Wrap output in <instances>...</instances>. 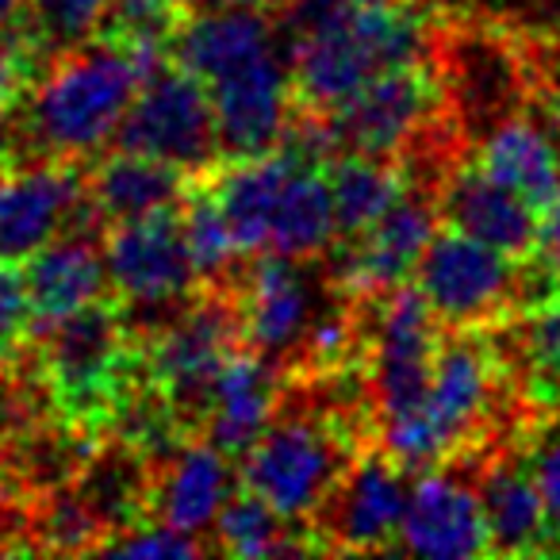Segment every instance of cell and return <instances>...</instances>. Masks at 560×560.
Returning <instances> with one entry per match:
<instances>
[{
    "instance_id": "6da1fadb",
    "label": "cell",
    "mask_w": 560,
    "mask_h": 560,
    "mask_svg": "<svg viewBox=\"0 0 560 560\" xmlns=\"http://www.w3.org/2000/svg\"><path fill=\"white\" fill-rule=\"evenodd\" d=\"M289 35L292 85L312 112H335L376 73L427 55L411 0H289Z\"/></svg>"
},
{
    "instance_id": "7a4b0ae2",
    "label": "cell",
    "mask_w": 560,
    "mask_h": 560,
    "mask_svg": "<svg viewBox=\"0 0 560 560\" xmlns=\"http://www.w3.org/2000/svg\"><path fill=\"white\" fill-rule=\"evenodd\" d=\"M165 62L162 47H131L104 39L73 47L35 85L24 116V139L43 158L81 162L108 139L131 112L142 81Z\"/></svg>"
},
{
    "instance_id": "3957f363",
    "label": "cell",
    "mask_w": 560,
    "mask_h": 560,
    "mask_svg": "<svg viewBox=\"0 0 560 560\" xmlns=\"http://www.w3.org/2000/svg\"><path fill=\"white\" fill-rule=\"evenodd\" d=\"M39 369L58 415L73 430L104 427L131 392V323L104 300L66 315L43 327Z\"/></svg>"
},
{
    "instance_id": "277c9868",
    "label": "cell",
    "mask_w": 560,
    "mask_h": 560,
    "mask_svg": "<svg viewBox=\"0 0 560 560\" xmlns=\"http://www.w3.org/2000/svg\"><path fill=\"white\" fill-rule=\"evenodd\" d=\"M495 392V358L476 335L438 346L430 388L415 411L381 422L384 453L404 468H434L480 430Z\"/></svg>"
},
{
    "instance_id": "5b68a950",
    "label": "cell",
    "mask_w": 560,
    "mask_h": 560,
    "mask_svg": "<svg viewBox=\"0 0 560 560\" xmlns=\"http://www.w3.org/2000/svg\"><path fill=\"white\" fill-rule=\"evenodd\" d=\"M350 468L342 430L307 415H289L265 427L242 453V488L261 495L289 522L315 518Z\"/></svg>"
},
{
    "instance_id": "8992f818",
    "label": "cell",
    "mask_w": 560,
    "mask_h": 560,
    "mask_svg": "<svg viewBox=\"0 0 560 560\" xmlns=\"http://www.w3.org/2000/svg\"><path fill=\"white\" fill-rule=\"evenodd\" d=\"M242 338V315L231 300L208 296L177 312L150 338V381L154 392L177 411V419L203 422L223 365Z\"/></svg>"
},
{
    "instance_id": "52a82bcc",
    "label": "cell",
    "mask_w": 560,
    "mask_h": 560,
    "mask_svg": "<svg viewBox=\"0 0 560 560\" xmlns=\"http://www.w3.org/2000/svg\"><path fill=\"white\" fill-rule=\"evenodd\" d=\"M116 142L119 150H139V154L162 158V162L177 165L185 173L208 170L223 154L208 89L180 62H162L142 81L131 112L119 124Z\"/></svg>"
},
{
    "instance_id": "ba28073f",
    "label": "cell",
    "mask_w": 560,
    "mask_h": 560,
    "mask_svg": "<svg viewBox=\"0 0 560 560\" xmlns=\"http://www.w3.org/2000/svg\"><path fill=\"white\" fill-rule=\"evenodd\" d=\"M415 284L438 319L457 330L495 319L522 300L518 257L483 246L460 231L434 234L415 269Z\"/></svg>"
},
{
    "instance_id": "9c48e42d",
    "label": "cell",
    "mask_w": 560,
    "mask_h": 560,
    "mask_svg": "<svg viewBox=\"0 0 560 560\" xmlns=\"http://www.w3.org/2000/svg\"><path fill=\"white\" fill-rule=\"evenodd\" d=\"M438 315L419 284H399L384 292L373 335V404L381 422L415 411L427 399L430 373L438 358Z\"/></svg>"
},
{
    "instance_id": "30bf717a",
    "label": "cell",
    "mask_w": 560,
    "mask_h": 560,
    "mask_svg": "<svg viewBox=\"0 0 560 560\" xmlns=\"http://www.w3.org/2000/svg\"><path fill=\"white\" fill-rule=\"evenodd\" d=\"M438 108V81L422 62L392 66L376 73L373 81L358 89L335 112H323L330 119V131L338 150L353 154L396 158L415 135L427 131Z\"/></svg>"
},
{
    "instance_id": "8fae6325",
    "label": "cell",
    "mask_w": 560,
    "mask_h": 560,
    "mask_svg": "<svg viewBox=\"0 0 560 560\" xmlns=\"http://www.w3.org/2000/svg\"><path fill=\"white\" fill-rule=\"evenodd\" d=\"M215 108L219 150L226 158H257L284 142L292 124V73L280 62L277 47L231 66L208 85Z\"/></svg>"
},
{
    "instance_id": "7c38bea8",
    "label": "cell",
    "mask_w": 560,
    "mask_h": 560,
    "mask_svg": "<svg viewBox=\"0 0 560 560\" xmlns=\"http://www.w3.org/2000/svg\"><path fill=\"white\" fill-rule=\"evenodd\" d=\"M104 261L112 289L131 304V312H162L180 304L196 280L177 208L116 223L104 242Z\"/></svg>"
},
{
    "instance_id": "4fadbf2b",
    "label": "cell",
    "mask_w": 560,
    "mask_h": 560,
    "mask_svg": "<svg viewBox=\"0 0 560 560\" xmlns=\"http://www.w3.org/2000/svg\"><path fill=\"white\" fill-rule=\"evenodd\" d=\"M89 185L66 158H39L0 177V261H32L85 211Z\"/></svg>"
},
{
    "instance_id": "5bb4252c",
    "label": "cell",
    "mask_w": 560,
    "mask_h": 560,
    "mask_svg": "<svg viewBox=\"0 0 560 560\" xmlns=\"http://www.w3.org/2000/svg\"><path fill=\"white\" fill-rule=\"evenodd\" d=\"M411 488L404 483V465L388 453H365L346 468L338 488L319 511V529L327 534V549L376 552L399 541V522L407 511Z\"/></svg>"
},
{
    "instance_id": "9a60e30c",
    "label": "cell",
    "mask_w": 560,
    "mask_h": 560,
    "mask_svg": "<svg viewBox=\"0 0 560 560\" xmlns=\"http://www.w3.org/2000/svg\"><path fill=\"white\" fill-rule=\"evenodd\" d=\"M438 208L430 196L404 192L365 234L350 238L338 280L358 296H384L415 277L422 254L438 234Z\"/></svg>"
},
{
    "instance_id": "2e32d148",
    "label": "cell",
    "mask_w": 560,
    "mask_h": 560,
    "mask_svg": "<svg viewBox=\"0 0 560 560\" xmlns=\"http://www.w3.org/2000/svg\"><path fill=\"white\" fill-rule=\"evenodd\" d=\"M399 549L434 560H465L491 552L488 522L476 488L453 472H427L415 480L399 522Z\"/></svg>"
},
{
    "instance_id": "e0dca14e",
    "label": "cell",
    "mask_w": 560,
    "mask_h": 560,
    "mask_svg": "<svg viewBox=\"0 0 560 560\" xmlns=\"http://www.w3.org/2000/svg\"><path fill=\"white\" fill-rule=\"evenodd\" d=\"M238 315L242 338L257 358L280 361L284 353L304 350V338L315 319L312 292H307V280L296 269V261L280 254H257L246 289H242Z\"/></svg>"
},
{
    "instance_id": "ac0fdd59",
    "label": "cell",
    "mask_w": 560,
    "mask_h": 560,
    "mask_svg": "<svg viewBox=\"0 0 560 560\" xmlns=\"http://www.w3.org/2000/svg\"><path fill=\"white\" fill-rule=\"evenodd\" d=\"M442 208L445 223L453 231L468 234V238L495 246L503 254L526 257L537 254V234H541V215L529 200H522L514 188L491 180L480 165L472 170H457L442 188Z\"/></svg>"
},
{
    "instance_id": "d6986e66",
    "label": "cell",
    "mask_w": 560,
    "mask_h": 560,
    "mask_svg": "<svg viewBox=\"0 0 560 560\" xmlns=\"http://www.w3.org/2000/svg\"><path fill=\"white\" fill-rule=\"evenodd\" d=\"M108 261L104 246H96L93 234H66L39 249L27 261V292H32L35 327L66 319L81 307L96 304L108 289Z\"/></svg>"
},
{
    "instance_id": "ffe728a7",
    "label": "cell",
    "mask_w": 560,
    "mask_h": 560,
    "mask_svg": "<svg viewBox=\"0 0 560 560\" xmlns=\"http://www.w3.org/2000/svg\"><path fill=\"white\" fill-rule=\"evenodd\" d=\"M234 495L231 457L215 445H180L170 453L162 476L154 480L150 503L162 511V522L185 529V534H208L215 529V518L223 514L226 499Z\"/></svg>"
},
{
    "instance_id": "44dd1931",
    "label": "cell",
    "mask_w": 560,
    "mask_h": 560,
    "mask_svg": "<svg viewBox=\"0 0 560 560\" xmlns=\"http://www.w3.org/2000/svg\"><path fill=\"white\" fill-rule=\"evenodd\" d=\"M476 495H480L483 522H488L491 552L522 557V552H549L557 545L534 468H526L522 460H491L483 468Z\"/></svg>"
},
{
    "instance_id": "7402d4cb",
    "label": "cell",
    "mask_w": 560,
    "mask_h": 560,
    "mask_svg": "<svg viewBox=\"0 0 560 560\" xmlns=\"http://www.w3.org/2000/svg\"><path fill=\"white\" fill-rule=\"evenodd\" d=\"M272 404H277V381L269 361L257 358L254 350L234 353L211 388L208 415L200 422L203 442L223 450L226 457H242L272 422Z\"/></svg>"
},
{
    "instance_id": "603a6c76",
    "label": "cell",
    "mask_w": 560,
    "mask_h": 560,
    "mask_svg": "<svg viewBox=\"0 0 560 560\" xmlns=\"http://www.w3.org/2000/svg\"><path fill=\"white\" fill-rule=\"evenodd\" d=\"M89 208L96 219L127 223V219L158 215L185 203V170L139 150H116L89 173Z\"/></svg>"
},
{
    "instance_id": "cb8c5ba5",
    "label": "cell",
    "mask_w": 560,
    "mask_h": 560,
    "mask_svg": "<svg viewBox=\"0 0 560 560\" xmlns=\"http://www.w3.org/2000/svg\"><path fill=\"white\" fill-rule=\"evenodd\" d=\"M335 238H338V219H335V200H330L327 170L296 158L292 173L280 185L277 200H272L261 254L307 261V257L327 254Z\"/></svg>"
},
{
    "instance_id": "d4e9b609",
    "label": "cell",
    "mask_w": 560,
    "mask_h": 560,
    "mask_svg": "<svg viewBox=\"0 0 560 560\" xmlns=\"http://www.w3.org/2000/svg\"><path fill=\"white\" fill-rule=\"evenodd\" d=\"M483 173L499 185L514 188L537 211L560 192V150L541 124L526 116H511L488 131L476 158Z\"/></svg>"
},
{
    "instance_id": "484cf974",
    "label": "cell",
    "mask_w": 560,
    "mask_h": 560,
    "mask_svg": "<svg viewBox=\"0 0 560 560\" xmlns=\"http://www.w3.org/2000/svg\"><path fill=\"white\" fill-rule=\"evenodd\" d=\"M330 200H335V219L342 238L365 234L399 196L407 192V177L392 158L376 154H353L346 150L342 158L327 165Z\"/></svg>"
},
{
    "instance_id": "4316f807",
    "label": "cell",
    "mask_w": 560,
    "mask_h": 560,
    "mask_svg": "<svg viewBox=\"0 0 560 560\" xmlns=\"http://www.w3.org/2000/svg\"><path fill=\"white\" fill-rule=\"evenodd\" d=\"M284 514L272 511L261 495L249 488L234 491L226 499L223 514L215 518V545L231 557H292V552L315 549L312 541H292V529L284 526Z\"/></svg>"
},
{
    "instance_id": "83f0119b",
    "label": "cell",
    "mask_w": 560,
    "mask_h": 560,
    "mask_svg": "<svg viewBox=\"0 0 560 560\" xmlns=\"http://www.w3.org/2000/svg\"><path fill=\"white\" fill-rule=\"evenodd\" d=\"M180 234H185V246L196 265V277H208V280L226 277L234 257L242 254L238 238H234V231H231V223H226L223 208H219L215 192L185 196V203H180Z\"/></svg>"
},
{
    "instance_id": "f1b7e54d",
    "label": "cell",
    "mask_w": 560,
    "mask_h": 560,
    "mask_svg": "<svg viewBox=\"0 0 560 560\" xmlns=\"http://www.w3.org/2000/svg\"><path fill=\"white\" fill-rule=\"evenodd\" d=\"M116 0H27L32 35L43 50H73L89 43L104 24Z\"/></svg>"
},
{
    "instance_id": "f546056e",
    "label": "cell",
    "mask_w": 560,
    "mask_h": 560,
    "mask_svg": "<svg viewBox=\"0 0 560 560\" xmlns=\"http://www.w3.org/2000/svg\"><path fill=\"white\" fill-rule=\"evenodd\" d=\"M188 20V0H116L104 32L131 47H165Z\"/></svg>"
},
{
    "instance_id": "4dcf8cb0",
    "label": "cell",
    "mask_w": 560,
    "mask_h": 560,
    "mask_svg": "<svg viewBox=\"0 0 560 560\" xmlns=\"http://www.w3.org/2000/svg\"><path fill=\"white\" fill-rule=\"evenodd\" d=\"M518 350L526 369L545 388H560V296L549 292L541 304H534L522 319Z\"/></svg>"
},
{
    "instance_id": "1f68e13d",
    "label": "cell",
    "mask_w": 560,
    "mask_h": 560,
    "mask_svg": "<svg viewBox=\"0 0 560 560\" xmlns=\"http://www.w3.org/2000/svg\"><path fill=\"white\" fill-rule=\"evenodd\" d=\"M39 534H43V549L78 552V549H101L104 526L78 491H58V495H50L47 514L39 522Z\"/></svg>"
},
{
    "instance_id": "d6a6232c",
    "label": "cell",
    "mask_w": 560,
    "mask_h": 560,
    "mask_svg": "<svg viewBox=\"0 0 560 560\" xmlns=\"http://www.w3.org/2000/svg\"><path fill=\"white\" fill-rule=\"evenodd\" d=\"M35 307L27 292V272L16 261H0V365H9L32 338Z\"/></svg>"
},
{
    "instance_id": "836d02e7",
    "label": "cell",
    "mask_w": 560,
    "mask_h": 560,
    "mask_svg": "<svg viewBox=\"0 0 560 560\" xmlns=\"http://www.w3.org/2000/svg\"><path fill=\"white\" fill-rule=\"evenodd\" d=\"M101 552H119V557H173V560H188L208 552V545L196 534H185V529L170 526V522H158V526H142L135 534L112 537V541L101 545Z\"/></svg>"
},
{
    "instance_id": "e575fe53",
    "label": "cell",
    "mask_w": 560,
    "mask_h": 560,
    "mask_svg": "<svg viewBox=\"0 0 560 560\" xmlns=\"http://www.w3.org/2000/svg\"><path fill=\"white\" fill-rule=\"evenodd\" d=\"M529 468H534V480H537V488H541L552 537H560V430L537 445Z\"/></svg>"
},
{
    "instance_id": "d590c367",
    "label": "cell",
    "mask_w": 560,
    "mask_h": 560,
    "mask_svg": "<svg viewBox=\"0 0 560 560\" xmlns=\"http://www.w3.org/2000/svg\"><path fill=\"white\" fill-rule=\"evenodd\" d=\"M537 257L545 261L549 277H560V192L541 208V234H537Z\"/></svg>"
},
{
    "instance_id": "8d00e7d4",
    "label": "cell",
    "mask_w": 560,
    "mask_h": 560,
    "mask_svg": "<svg viewBox=\"0 0 560 560\" xmlns=\"http://www.w3.org/2000/svg\"><path fill=\"white\" fill-rule=\"evenodd\" d=\"M196 4L219 12H272L277 4H289V0H196Z\"/></svg>"
},
{
    "instance_id": "74e56055",
    "label": "cell",
    "mask_w": 560,
    "mask_h": 560,
    "mask_svg": "<svg viewBox=\"0 0 560 560\" xmlns=\"http://www.w3.org/2000/svg\"><path fill=\"white\" fill-rule=\"evenodd\" d=\"M541 112H545V124L560 135V85H549L541 93Z\"/></svg>"
},
{
    "instance_id": "f35d334b",
    "label": "cell",
    "mask_w": 560,
    "mask_h": 560,
    "mask_svg": "<svg viewBox=\"0 0 560 560\" xmlns=\"http://www.w3.org/2000/svg\"><path fill=\"white\" fill-rule=\"evenodd\" d=\"M24 9H27V0H0V27L16 24Z\"/></svg>"
}]
</instances>
